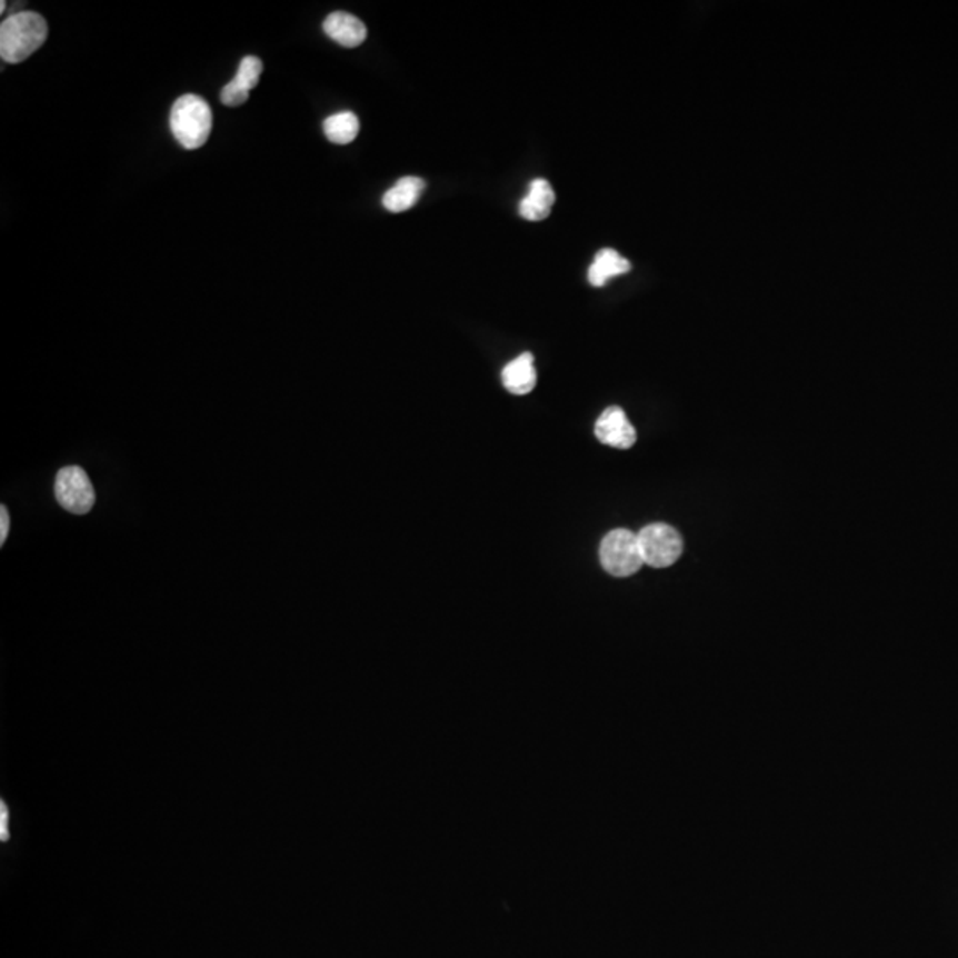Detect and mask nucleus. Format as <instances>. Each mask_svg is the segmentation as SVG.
<instances>
[{
	"mask_svg": "<svg viewBox=\"0 0 958 958\" xmlns=\"http://www.w3.org/2000/svg\"><path fill=\"white\" fill-rule=\"evenodd\" d=\"M323 31L329 36L330 40L347 47V49H356L359 44L365 43L366 31L365 22L353 14L345 13V11H336L330 13L323 22Z\"/></svg>",
	"mask_w": 958,
	"mask_h": 958,
	"instance_id": "nucleus-7",
	"label": "nucleus"
},
{
	"mask_svg": "<svg viewBox=\"0 0 958 958\" xmlns=\"http://www.w3.org/2000/svg\"><path fill=\"white\" fill-rule=\"evenodd\" d=\"M595 436L602 445L616 449L632 448L638 440L636 428L630 425L627 413L620 407H609L603 410L595 425Z\"/></svg>",
	"mask_w": 958,
	"mask_h": 958,
	"instance_id": "nucleus-6",
	"label": "nucleus"
},
{
	"mask_svg": "<svg viewBox=\"0 0 958 958\" xmlns=\"http://www.w3.org/2000/svg\"><path fill=\"white\" fill-rule=\"evenodd\" d=\"M555 201V189L549 181L537 178L529 183L528 196L520 201V216L526 220H531V222H540L550 216Z\"/></svg>",
	"mask_w": 958,
	"mask_h": 958,
	"instance_id": "nucleus-9",
	"label": "nucleus"
},
{
	"mask_svg": "<svg viewBox=\"0 0 958 958\" xmlns=\"http://www.w3.org/2000/svg\"><path fill=\"white\" fill-rule=\"evenodd\" d=\"M49 38V26L34 11H20L6 18L0 26V56L9 64L31 58Z\"/></svg>",
	"mask_w": 958,
	"mask_h": 958,
	"instance_id": "nucleus-1",
	"label": "nucleus"
},
{
	"mask_svg": "<svg viewBox=\"0 0 958 958\" xmlns=\"http://www.w3.org/2000/svg\"><path fill=\"white\" fill-rule=\"evenodd\" d=\"M600 563L615 577H630L645 565L638 535L629 529L607 532L600 543Z\"/></svg>",
	"mask_w": 958,
	"mask_h": 958,
	"instance_id": "nucleus-3",
	"label": "nucleus"
},
{
	"mask_svg": "<svg viewBox=\"0 0 958 958\" xmlns=\"http://www.w3.org/2000/svg\"><path fill=\"white\" fill-rule=\"evenodd\" d=\"M323 132L335 144H350L359 136V118L353 112H339L323 121Z\"/></svg>",
	"mask_w": 958,
	"mask_h": 958,
	"instance_id": "nucleus-12",
	"label": "nucleus"
},
{
	"mask_svg": "<svg viewBox=\"0 0 958 958\" xmlns=\"http://www.w3.org/2000/svg\"><path fill=\"white\" fill-rule=\"evenodd\" d=\"M8 532H9L8 508H6V506H2V508H0V543H2V546H4V543H6V538H8Z\"/></svg>",
	"mask_w": 958,
	"mask_h": 958,
	"instance_id": "nucleus-15",
	"label": "nucleus"
},
{
	"mask_svg": "<svg viewBox=\"0 0 958 958\" xmlns=\"http://www.w3.org/2000/svg\"><path fill=\"white\" fill-rule=\"evenodd\" d=\"M427 183L418 177H403L396 181L392 189L383 193L382 204L392 213L410 210L419 201Z\"/></svg>",
	"mask_w": 958,
	"mask_h": 958,
	"instance_id": "nucleus-10",
	"label": "nucleus"
},
{
	"mask_svg": "<svg viewBox=\"0 0 958 958\" xmlns=\"http://www.w3.org/2000/svg\"><path fill=\"white\" fill-rule=\"evenodd\" d=\"M630 270V261L618 255L615 249H602L595 256L589 267L588 279L593 287L600 288L615 276H621Z\"/></svg>",
	"mask_w": 958,
	"mask_h": 958,
	"instance_id": "nucleus-11",
	"label": "nucleus"
},
{
	"mask_svg": "<svg viewBox=\"0 0 958 958\" xmlns=\"http://www.w3.org/2000/svg\"><path fill=\"white\" fill-rule=\"evenodd\" d=\"M261 73H263V62H261V59L249 56V58H243L242 62H240L237 77L233 80L240 88L251 93L252 89L260 82Z\"/></svg>",
	"mask_w": 958,
	"mask_h": 958,
	"instance_id": "nucleus-13",
	"label": "nucleus"
},
{
	"mask_svg": "<svg viewBox=\"0 0 958 958\" xmlns=\"http://www.w3.org/2000/svg\"><path fill=\"white\" fill-rule=\"evenodd\" d=\"M502 386L511 395L522 396L537 387V370H535V357L526 352L508 362L502 370Z\"/></svg>",
	"mask_w": 958,
	"mask_h": 958,
	"instance_id": "nucleus-8",
	"label": "nucleus"
},
{
	"mask_svg": "<svg viewBox=\"0 0 958 958\" xmlns=\"http://www.w3.org/2000/svg\"><path fill=\"white\" fill-rule=\"evenodd\" d=\"M645 565L653 568L671 567L680 559L683 550L680 532L668 523H650L638 532Z\"/></svg>",
	"mask_w": 958,
	"mask_h": 958,
	"instance_id": "nucleus-4",
	"label": "nucleus"
},
{
	"mask_svg": "<svg viewBox=\"0 0 958 958\" xmlns=\"http://www.w3.org/2000/svg\"><path fill=\"white\" fill-rule=\"evenodd\" d=\"M249 94H251L249 91L240 88L234 80H231V82L226 84L224 89L220 91V101H222L226 107H240L249 100Z\"/></svg>",
	"mask_w": 958,
	"mask_h": 958,
	"instance_id": "nucleus-14",
	"label": "nucleus"
},
{
	"mask_svg": "<svg viewBox=\"0 0 958 958\" xmlns=\"http://www.w3.org/2000/svg\"><path fill=\"white\" fill-rule=\"evenodd\" d=\"M171 132L186 150L207 144L211 132V109L198 94H183L171 110Z\"/></svg>",
	"mask_w": 958,
	"mask_h": 958,
	"instance_id": "nucleus-2",
	"label": "nucleus"
},
{
	"mask_svg": "<svg viewBox=\"0 0 958 958\" xmlns=\"http://www.w3.org/2000/svg\"><path fill=\"white\" fill-rule=\"evenodd\" d=\"M56 499L70 513L86 515L97 501L93 483L88 472L79 466L64 467L56 476Z\"/></svg>",
	"mask_w": 958,
	"mask_h": 958,
	"instance_id": "nucleus-5",
	"label": "nucleus"
}]
</instances>
